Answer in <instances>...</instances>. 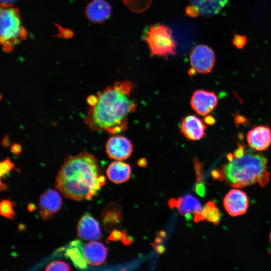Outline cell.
<instances>
[{"label": "cell", "mask_w": 271, "mask_h": 271, "mask_svg": "<svg viewBox=\"0 0 271 271\" xmlns=\"http://www.w3.org/2000/svg\"><path fill=\"white\" fill-rule=\"evenodd\" d=\"M133 84L117 81L98 93L96 104L88 109L84 122L92 130L118 134L127 129L128 115L136 104L131 97Z\"/></svg>", "instance_id": "1"}, {"label": "cell", "mask_w": 271, "mask_h": 271, "mask_svg": "<svg viewBox=\"0 0 271 271\" xmlns=\"http://www.w3.org/2000/svg\"><path fill=\"white\" fill-rule=\"evenodd\" d=\"M105 183L96 158L83 152L65 158L55 186L65 197L81 201L91 200Z\"/></svg>", "instance_id": "2"}, {"label": "cell", "mask_w": 271, "mask_h": 271, "mask_svg": "<svg viewBox=\"0 0 271 271\" xmlns=\"http://www.w3.org/2000/svg\"><path fill=\"white\" fill-rule=\"evenodd\" d=\"M227 162L220 170L213 171L215 179L224 180L230 186L243 188L255 183L264 187L270 179L267 159L265 156L246 149L241 144L227 155Z\"/></svg>", "instance_id": "3"}, {"label": "cell", "mask_w": 271, "mask_h": 271, "mask_svg": "<svg viewBox=\"0 0 271 271\" xmlns=\"http://www.w3.org/2000/svg\"><path fill=\"white\" fill-rule=\"evenodd\" d=\"M13 5H1L0 42L6 52L27 38V30L21 24L19 9Z\"/></svg>", "instance_id": "4"}, {"label": "cell", "mask_w": 271, "mask_h": 271, "mask_svg": "<svg viewBox=\"0 0 271 271\" xmlns=\"http://www.w3.org/2000/svg\"><path fill=\"white\" fill-rule=\"evenodd\" d=\"M149 47L151 57L158 56L167 58L177 53V43L172 29L166 25L151 26L144 38Z\"/></svg>", "instance_id": "5"}, {"label": "cell", "mask_w": 271, "mask_h": 271, "mask_svg": "<svg viewBox=\"0 0 271 271\" xmlns=\"http://www.w3.org/2000/svg\"><path fill=\"white\" fill-rule=\"evenodd\" d=\"M215 61V53L211 47L204 44L196 46L190 55L192 74L194 72L210 73L214 66Z\"/></svg>", "instance_id": "6"}, {"label": "cell", "mask_w": 271, "mask_h": 271, "mask_svg": "<svg viewBox=\"0 0 271 271\" xmlns=\"http://www.w3.org/2000/svg\"><path fill=\"white\" fill-rule=\"evenodd\" d=\"M105 148L106 152L110 159L123 161L131 155L133 145L126 137L115 136L108 140Z\"/></svg>", "instance_id": "7"}, {"label": "cell", "mask_w": 271, "mask_h": 271, "mask_svg": "<svg viewBox=\"0 0 271 271\" xmlns=\"http://www.w3.org/2000/svg\"><path fill=\"white\" fill-rule=\"evenodd\" d=\"M218 103V98L213 92L204 90L195 91L190 100V105L196 113L206 116L213 111Z\"/></svg>", "instance_id": "8"}, {"label": "cell", "mask_w": 271, "mask_h": 271, "mask_svg": "<svg viewBox=\"0 0 271 271\" xmlns=\"http://www.w3.org/2000/svg\"><path fill=\"white\" fill-rule=\"evenodd\" d=\"M249 205V199L243 191L234 189L229 191L223 199V206L227 212L232 216L244 214Z\"/></svg>", "instance_id": "9"}, {"label": "cell", "mask_w": 271, "mask_h": 271, "mask_svg": "<svg viewBox=\"0 0 271 271\" xmlns=\"http://www.w3.org/2000/svg\"><path fill=\"white\" fill-rule=\"evenodd\" d=\"M62 200L59 193L52 189L44 192L40 197L39 214L43 220L51 219L61 208Z\"/></svg>", "instance_id": "10"}, {"label": "cell", "mask_w": 271, "mask_h": 271, "mask_svg": "<svg viewBox=\"0 0 271 271\" xmlns=\"http://www.w3.org/2000/svg\"><path fill=\"white\" fill-rule=\"evenodd\" d=\"M206 129L204 122L195 115H187L181 120V132L187 140L195 141L204 138Z\"/></svg>", "instance_id": "11"}, {"label": "cell", "mask_w": 271, "mask_h": 271, "mask_svg": "<svg viewBox=\"0 0 271 271\" xmlns=\"http://www.w3.org/2000/svg\"><path fill=\"white\" fill-rule=\"evenodd\" d=\"M170 208H176L180 214L190 219L192 216L200 213L202 206L199 201L194 196L187 194L177 199L172 198L169 200Z\"/></svg>", "instance_id": "12"}, {"label": "cell", "mask_w": 271, "mask_h": 271, "mask_svg": "<svg viewBox=\"0 0 271 271\" xmlns=\"http://www.w3.org/2000/svg\"><path fill=\"white\" fill-rule=\"evenodd\" d=\"M246 140L248 145L253 150H266L271 145V129L266 125L254 127L248 132Z\"/></svg>", "instance_id": "13"}, {"label": "cell", "mask_w": 271, "mask_h": 271, "mask_svg": "<svg viewBox=\"0 0 271 271\" xmlns=\"http://www.w3.org/2000/svg\"><path fill=\"white\" fill-rule=\"evenodd\" d=\"M77 235L80 238L85 240L99 239L101 232L98 222L89 213L83 215L78 223Z\"/></svg>", "instance_id": "14"}, {"label": "cell", "mask_w": 271, "mask_h": 271, "mask_svg": "<svg viewBox=\"0 0 271 271\" xmlns=\"http://www.w3.org/2000/svg\"><path fill=\"white\" fill-rule=\"evenodd\" d=\"M112 8L106 0H92L85 9V15L89 21L101 23L107 19L111 14Z\"/></svg>", "instance_id": "15"}, {"label": "cell", "mask_w": 271, "mask_h": 271, "mask_svg": "<svg viewBox=\"0 0 271 271\" xmlns=\"http://www.w3.org/2000/svg\"><path fill=\"white\" fill-rule=\"evenodd\" d=\"M101 218L104 228L106 231H111L119 225L122 220V209L117 203L111 202L104 208Z\"/></svg>", "instance_id": "16"}, {"label": "cell", "mask_w": 271, "mask_h": 271, "mask_svg": "<svg viewBox=\"0 0 271 271\" xmlns=\"http://www.w3.org/2000/svg\"><path fill=\"white\" fill-rule=\"evenodd\" d=\"M83 253L87 263L96 266L105 261L107 255V249L103 243L93 241L84 246Z\"/></svg>", "instance_id": "17"}, {"label": "cell", "mask_w": 271, "mask_h": 271, "mask_svg": "<svg viewBox=\"0 0 271 271\" xmlns=\"http://www.w3.org/2000/svg\"><path fill=\"white\" fill-rule=\"evenodd\" d=\"M191 6L198 14L211 17L224 7L228 0H190Z\"/></svg>", "instance_id": "18"}, {"label": "cell", "mask_w": 271, "mask_h": 271, "mask_svg": "<svg viewBox=\"0 0 271 271\" xmlns=\"http://www.w3.org/2000/svg\"><path fill=\"white\" fill-rule=\"evenodd\" d=\"M131 173V168L128 164L117 160L110 164L106 171L108 179L116 184L127 181Z\"/></svg>", "instance_id": "19"}, {"label": "cell", "mask_w": 271, "mask_h": 271, "mask_svg": "<svg viewBox=\"0 0 271 271\" xmlns=\"http://www.w3.org/2000/svg\"><path fill=\"white\" fill-rule=\"evenodd\" d=\"M84 246L81 240H73L69 243L65 253V256L71 260L75 267L80 269H86L88 268V263L83 253Z\"/></svg>", "instance_id": "20"}, {"label": "cell", "mask_w": 271, "mask_h": 271, "mask_svg": "<svg viewBox=\"0 0 271 271\" xmlns=\"http://www.w3.org/2000/svg\"><path fill=\"white\" fill-rule=\"evenodd\" d=\"M220 218L221 214L218 208L211 201L208 202L202 211L193 216V220L195 222L206 220L215 225L219 223Z\"/></svg>", "instance_id": "21"}, {"label": "cell", "mask_w": 271, "mask_h": 271, "mask_svg": "<svg viewBox=\"0 0 271 271\" xmlns=\"http://www.w3.org/2000/svg\"><path fill=\"white\" fill-rule=\"evenodd\" d=\"M123 1L132 11L141 12L148 7L151 0H123Z\"/></svg>", "instance_id": "22"}, {"label": "cell", "mask_w": 271, "mask_h": 271, "mask_svg": "<svg viewBox=\"0 0 271 271\" xmlns=\"http://www.w3.org/2000/svg\"><path fill=\"white\" fill-rule=\"evenodd\" d=\"M0 213L2 216L12 219L15 215L13 203L8 200L3 199L0 204Z\"/></svg>", "instance_id": "23"}, {"label": "cell", "mask_w": 271, "mask_h": 271, "mask_svg": "<svg viewBox=\"0 0 271 271\" xmlns=\"http://www.w3.org/2000/svg\"><path fill=\"white\" fill-rule=\"evenodd\" d=\"M70 266L62 261H55L48 264L45 270H70Z\"/></svg>", "instance_id": "24"}, {"label": "cell", "mask_w": 271, "mask_h": 271, "mask_svg": "<svg viewBox=\"0 0 271 271\" xmlns=\"http://www.w3.org/2000/svg\"><path fill=\"white\" fill-rule=\"evenodd\" d=\"M0 167V175L1 177H2L14 169V164L11 162L9 158H7L1 162Z\"/></svg>", "instance_id": "25"}, {"label": "cell", "mask_w": 271, "mask_h": 271, "mask_svg": "<svg viewBox=\"0 0 271 271\" xmlns=\"http://www.w3.org/2000/svg\"><path fill=\"white\" fill-rule=\"evenodd\" d=\"M126 234V233L124 231H120L116 229H114L111 231V233L109 236L108 237L107 240L108 242L110 241H121Z\"/></svg>", "instance_id": "26"}, {"label": "cell", "mask_w": 271, "mask_h": 271, "mask_svg": "<svg viewBox=\"0 0 271 271\" xmlns=\"http://www.w3.org/2000/svg\"><path fill=\"white\" fill-rule=\"evenodd\" d=\"M246 38L245 36L235 35L233 38V44L237 48L240 49L243 48L246 44Z\"/></svg>", "instance_id": "27"}, {"label": "cell", "mask_w": 271, "mask_h": 271, "mask_svg": "<svg viewBox=\"0 0 271 271\" xmlns=\"http://www.w3.org/2000/svg\"><path fill=\"white\" fill-rule=\"evenodd\" d=\"M97 96L96 95H90L87 98V103L90 106L94 105L97 102Z\"/></svg>", "instance_id": "28"}, {"label": "cell", "mask_w": 271, "mask_h": 271, "mask_svg": "<svg viewBox=\"0 0 271 271\" xmlns=\"http://www.w3.org/2000/svg\"><path fill=\"white\" fill-rule=\"evenodd\" d=\"M12 151L16 155H19L21 151V147L18 144H15L11 148Z\"/></svg>", "instance_id": "29"}, {"label": "cell", "mask_w": 271, "mask_h": 271, "mask_svg": "<svg viewBox=\"0 0 271 271\" xmlns=\"http://www.w3.org/2000/svg\"><path fill=\"white\" fill-rule=\"evenodd\" d=\"M123 244L125 245H129L132 242V238L128 236L127 234L125 235L123 238L121 240Z\"/></svg>", "instance_id": "30"}, {"label": "cell", "mask_w": 271, "mask_h": 271, "mask_svg": "<svg viewBox=\"0 0 271 271\" xmlns=\"http://www.w3.org/2000/svg\"><path fill=\"white\" fill-rule=\"evenodd\" d=\"M153 246L155 247L157 252L159 254H162L165 251V247L162 245L154 243Z\"/></svg>", "instance_id": "31"}, {"label": "cell", "mask_w": 271, "mask_h": 271, "mask_svg": "<svg viewBox=\"0 0 271 271\" xmlns=\"http://www.w3.org/2000/svg\"><path fill=\"white\" fill-rule=\"evenodd\" d=\"M17 0H1V5L9 6L13 5V4Z\"/></svg>", "instance_id": "32"}, {"label": "cell", "mask_w": 271, "mask_h": 271, "mask_svg": "<svg viewBox=\"0 0 271 271\" xmlns=\"http://www.w3.org/2000/svg\"><path fill=\"white\" fill-rule=\"evenodd\" d=\"M138 164L141 167H146L147 165V162L145 159L142 158L140 159L138 161Z\"/></svg>", "instance_id": "33"}, {"label": "cell", "mask_w": 271, "mask_h": 271, "mask_svg": "<svg viewBox=\"0 0 271 271\" xmlns=\"http://www.w3.org/2000/svg\"><path fill=\"white\" fill-rule=\"evenodd\" d=\"M269 238H270V242H271V232H270V233Z\"/></svg>", "instance_id": "34"}]
</instances>
